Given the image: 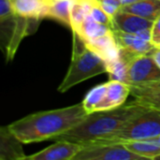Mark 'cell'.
Here are the masks:
<instances>
[{
  "label": "cell",
  "mask_w": 160,
  "mask_h": 160,
  "mask_svg": "<svg viewBox=\"0 0 160 160\" xmlns=\"http://www.w3.org/2000/svg\"><path fill=\"white\" fill-rule=\"evenodd\" d=\"M15 20V27H14V32L11 36L9 44L8 46V50H7V58L8 60L11 59L13 57L14 52L17 50V47L21 41V39L29 33L28 30V23H27V20L28 18H24V17H21L18 15H15L14 17Z\"/></svg>",
  "instance_id": "d6986e66"
},
{
  "label": "cell",
  "mask_w": 160,
  "mask_h": 160,
  "mask_svg": "<svg viewBox=\"0 0 160 160\" xmlns=\"http://www.w3.org/2000/svg\"><path fill=\"white\" fill-rule=\"evenodd\" d=\"M153 140H155L156 142H159L160 143V135L158 137H157V138H155V139H153Z\"/></svg>",
  "instance_id": "4316f807"
},
{
  "label": "cell",
  "mask_w": 160,
  "mask_h": 160,
  "mask_svg": "<svg viewBox=\"0 0 160 160\" xmlns=\"http://www.w3.org/2000/svg\"><path fill=\"white\" fill-rule=\"evenodd\" d=\"M81 149L82 145L78 143L67 141H56L52 145L34 155L26 156L25 160H73Z\"/></svg>",
  "instance_id": "52a82bcc"
},
{
  "label": "cell",
  "mask_w": 160,
  "mask_h": 160,
  "mask_svg": "<svg viewBox=\"0 0 160 160\" xmlns=\"http://www.w3.org/2000/svg\"><path fill=\"white\" fill-rule=\"evenodd\" d=\"M152 42L156 46H160V16L155 21L152 27Z\"/></svg>",
  "instance_id": "cb8c5ba5"
},
{
  "label": "cell",
  "mask_w": 160,
  "mask_h": 160,
  "mask_svg": "<svg viewBox=\"0 0 160 160\" xmlns=\"http://www.w3.org/2000/svg\"><path fill=\"white\" fill-rule=\"evenodd\" d=\"M106 91H107V82L95 86L87 93L82 103L88 114L97 112L98 105L101 103V101L105 97Z\"/></svg>",
  "instance_id": "ffe728a7"
},
{
  "label": "cell",
  "mask_w": 160,
  "mask_h": 160,
  "mask_svg": "<svg viewBox=\"0 0 160 160\" xmlns=\"http://www.w3.org/2000/svg\"><path fill=\"white\" fill-rule=\"evenodd\" d=\"M121 9L155 22L160 16V0H140L123 6Z\"/></svg>",
  "instance_id": "5bb4252c"
},
{
  "label": "cell",
  "mask_w": 160,
  "mask_h": 160,
  "mask_svg": "<svg viewBox=\"0 0 160 160\" xmlns=\"http://www.w3.org/2000/svg\"><path fill=\"white\" fill-rule=\"evenodd\" d=\"M107 72L106 61L90 50L82 37L73 31L72 58L68 72L57 90L60 93L68 91L80 82Z\"/></svg>",
  "instance_id": "3957f363"
},
{
  "label": "cell",
  "mask_w": 160,
  "mask_h": 160,
  "mask_svg": "<svg viewBox=\"0 0 160 160\" xmlns=\"http://www.w3.org/2000/svg\"><path fill=\"white\" fill-rule=\"evenodd\" d=\"M107 65V72L110 75V80H115L126 83L127 81V73L128 63L118 56V58L106 62Z\"/></svg>",
  "instance_id": "44dd1931"
},
{
  "label": "cell",
  "mask_w": 160,
  "mask_h": 160,
  "mask_svg": "<svg viewBox=\"0 0 160 160\" xmlns=\"http://www.w3.org/2000/svg\"><path fill=\"white\" fill-rule=\"evenodd\" d=\"M15 15L28 19L45 18L48 0H11Z\"/></svg>",
  "instance_id": "4fadbf2b"
},
{
  "label": "cell",
  "mask_w": 160,
  "mask_h": 160,
  "mask_svg": "<svg viewBox=\"0 0 160 160\" xmlns=\"http://www.w3.org/2000/svg\"><path fill=\"white\" fill-rule=\"evenodd\" d=\"M155 160H160V155H159V156H158V157H157V158H155Z\"/></svg>",
  "instance_id": "83f0119b"
},
{
  "label": "cell",
  "mask_w": 160,
  "mask_h": 160,
  "mask_svg": "<svg viewBox=\"0 0 160 160\" xmlns=\"http://www.w3.org/2000/svg\"><path fill=\"white\" fill-rule=\"evenodd\" d=\"M120 2V4L123 6H126V5H129V4H132V3H135V2H138L140 0H118Z\"/></svg>",
  "instance_id": "484cf974"
},
{
  "label": "cell",
  "mask_w": 160,
  "mask_h": 160,
  "mask_svg": "<svg viewBox=\"0 0 160 160\" xmlns=\"http://www.w3.org/2000/svg\"><path fill=\"white\" fill-rule=\"evenodd\" d=\"M112 32L119 48H127L139 55L150 54L156 47L152 41L144 40L139 38L136 34L125 33L116 30H112Z\"/></svg>",
  "instance_id": "7c38bea8"
},
{
  "label": "cell",
  "mask_w": 160,
  "mask_h": 160,
  "mask_svg": "<svg viewBox=\"0 0 160 160\" xmlns=\"http://www.w3.org/2000/svg\"><path fill=\"white\" fill-rule=\"evenodd\" d=\"M22 142L8 129L2 127L0 129V159L25 160L26 156L23 152Z\"/></svg>",
  "instance_id": "30bf717a"
},
{
  "label": "cell",
  "mask_w": 160,
  "mask_h": 160,
  "mask_svg": "<svg viewBox=\"0 0 160 160\" xmlns=\"http://www.w3.org/2000/svg\"><path fill=\"white\" fill-rule=\"evenodd\" d=\"M83 41L90 50L101 56L106 62L114 60L119 56V46L112 31L97 38L83 39Z\"/></svg>",
  "instance_id": "8fae6325"
},
{
  "label": "cell",
  "mask_w": 160,
  "mask_h": 160,
  "mask_svg": "<svg viewBox=\"0 0 160 160\" xmlns=\"http://www.w3.org/2000/svg\"><path fill=\"white\" fill-rule=\"evenodd\" d=\"M148 109L150 108L134 100L115 109L94 112L54 141H67L83 146L108 139Z\"/></svg>",
  "instance_id": "7a4b0ae2"
},
{
  "label": "cell",
  "mask_w": 160,
  "mask_h": 160,
  "mask_svg": "<svg viewBox=\"0 0 160 160\" xmlns=\"http://www.w3.org/2000/svg\"><path fill=\"white\" fill-rule=\"evenodd\" d=\"M159 135L160 110L150 108L132 119L114 135L92 143H124L131 141L153 140Z\"/></svg>",
  "instance_id": "277c9868"
},
{
  "label": "cell",
  "mask_w": 160,
  "mask_h": 160,
  "mask_svg": "<svg viewBox=\"0 0 160 160\" xmlns=\"http://www.w3.org/2000/svg\"><path fill=\"white\" fill-rule=\"evenodd\" d=\"M15 12L11 0H0V20L1 22L14 18Z\"/></svg>",
  "instance_id": "603a6c76"
},
{
  "label": "cell",
  "mask_w": 160,
  "mask_h": 160,
  "mask_svg": "<svg viewBox=\"0 0 160 160\" xmlns=\"http://www.w3.org/2000/svg\"><path fill=\"white\" fill-rule=\"evenodd\" d=\"M112 29L125 33L136 34L144 29H150L154 25V21L141 17L139 15L122 10L121 8L112 19Z\"/></svg>",
  "instance_id": "ba28073f"
},
{
  "label": "cell",
  "mask_w": 160,
  "mask_h": 160,
  "mask_svg": "<svg viewBox=\"0 0 160 160\" xmlns=\"http://www.w3.org/2000/svg\"><path fill=\"white\" fill-rule=\"evenodd\" d=\"M132 153L142 157L144 159H153L160 155V143L155 140L131 141L123 143Z\"/></svg>",
  "instance_id": "2e32d148"
},
{
  "label": "cell",
  "mask_w": 160,
  "mask_h": 160,
  "mask_svg": "<svg viewBox=\"0 0 160 160\" xmlns=\"http://www.w3.org/2000/svg\"><path fill=\"white\" fill-rule=\"evenodd\" d=\"M96 22L109 25L112 27V18L103 10V8L100 7V5L98 4V2L97 0L94 1L92 8L90 9V14H89Z\"/></svg>",
  "instance_id": "7402d4cb"
},
{
  "label": "cell",
  "mask_w": 160,
  "mask_h": 160,
  "mask_svg": "<svg viewBox=\"0 0 160 160\" xmlns=\"http://www.w3.org/2000/svg\"><path fill=\"white\" fill-rule=\"evenodd\" d=\"M130 95V87L125 82L110 80L107 82V91L97 112L107 111L118 108L125 104L128 97Z\"/></svg>",
  "instance_id": "9c48e42d"
},
{
  "label": "cell",
  "mask_w": 160,
  "mask_h": 160,
  "mask_svg": "<svg viewBox=\"0 0 160 160\" xmlns=\"http://www.w3.org/2000/svg\"><path fill=\"white\" fill-rule=\"evenodd\" d=\"M111 31H112L111 26L98 22L90 15H88L75 32H77L83 39H92L104 36Z\"/></svg>",
  "instance_id": "e0dca14e"
},
{
  "label": "cell",
  "mask_w": 160,
  "mask_h": 160,
  "mask_svg": "<svg viewBox=\"0 0 160 160\" xmlns=\"http://www.w3.org/2000/svg\"><path fill=\"white\" fill-rule=\"evenodd\" d=\"M150 54L154 57L155 61L157 62V64L158 65V67L160 68V46H156L154 48V50L151 52Z\"/></svg>",
  "instance_id": "d4e9b609"
},
{
  "label": "cell",
  "mask_w": 160,
  "mask_h": 160,
  "mask_svg": "<svg viewBox=\"0 0 160 160\" xmlns=\"http://www.w3.org/2000/svg\"><path fill=\"white\" fill-rule=\"evenodd\" d=\"M123 143H90L82 146L73 160H141Z\"/></svg>",
  "instance_id": "8992f818"
},
{
  "label": "cell",
  "mask_w": 160,
  "mask_h": 160,
  "mask_svg": "<svg viewBox=\"0 0 160 160\" xmlns=\"http://www.w3.org/2000/svg\"><path fill=\"white\" fill-rule=\"evenodd\" d=\"M71 6L72 0H48L45 18L55 19L71 27Z\"/></svg>",
  "instance_id": "9a60e30c"
},
{
  "label": "cell",
  "mask_w": 160,
  "mask_h": 160,
  "mask_svg": "<svg viewBox=\"0 0 160 160\" xmlns=\"http://www.w3.org/2000/svg\"><path fill=\"white\" fill-rule=\"evenodd\" d=\"M158 83H160V68L151 54L139 55L129 63L126 84L142 87Z\"/></svg>",
  "instance_id": "5b68a950"
},
{
  "label": "cell",
  "mask_w": 160,
  "mask_h": 160,
  "mask_svg": "<svg viewBox=\"0 0 160 160\" xmlns=\"http://www.w3.org/2000/svg\"><path fill=\"white\" fill-rule=\"evenodd\" d=\"M94 1L95 0H72L70 11L72 31H76L90 14V9Z\"/></svg>",
  "instance_id": "ac0fdd59"
},
{
  "label": "cell",
  "mask_w": 160,
  "mask_h": 160,
  "mask_svg": "<svg viewBox=\"0 0 160 160\" xmlns=\"http://www.w3.org/2000/svg\"><path fill=\"white\" fill-rule=\"evenodd\" d=\"M87 114L81 102L66 108L29 114L11 123L8 128L22 143L38 142L54 140L79 125Z\"/></svg>",
  "instance_id": "6da1fadb"
}]
</instances>
